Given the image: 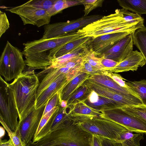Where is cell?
Wrapping results in <instances>:
<instances>
[{"instance_id": "obj_31", "label": "cell", "mask_w": 146, "mask_h": 146, "mask_svg": "<svg viewBox=\"0 0 146 146\" xmlns=\"http://www.w3.org/2000/svg\"><path fill=\"white\" fill-rule=\"evenodd\" d=\"M81 4L80 0H55L53 5L47 11V12L51 17L65 9Z\"/></svg>"}, {"instance_id": "obj_7", "label": "cell", "mask_w": 146, "mask_h": 146, "mask_svg": "<svg viewBox=\"0 0 146 146\" xmlns=\"http://www.w3.org/2000/svg\"><path fill=\"white\" fill-rule=\"evenodd\" d=\"M103 17L99 14L83 16L73 20L46 25L44 27V32L42 38H54L77 31Z\"/></svg>"}, {"instance_id": "obj_42", "label": "cell", "mask_w": 146, "mask_h": 146, "mask_svg": "<svg viewBox=\"0 0 146 146\" xmlns=\"http://www.w3.org/2000/svg\"><path fill=\"white\" fill-rule=\"evenodd\" d=\"M58 108L59 106L55 107L50 111L42 116L34 137H36L38 134L51 116Z\"/></svg>"}, {"instance_id": "obj_30", "label": "cell", "mask_w": 146, "mask_h": 146, "mask_svg": "<svg viewBox=\"0 0 146 146\" xmlns=\"http://www.w3.org/2000/svg\"><path fill=\"white\" fill-rule=\"evenodd\" d=\"M125 83L129 88L138 96L142 105L146 106V80Z\"/></svg>"}, {"instance_id": "obj_5", "label": "cell", "mask_w": 146, "mask_h": 146, "mask_svg": "<svg viewBox=\"0 0 146 146\" xmlns=\"http://www.w3.org/2000/svg\"><path fill=\"white\" fill-rule=\"evenodd\" d=\"M0 80V116L9 129L15 132L19 125V114L9 84L1 76Z\"/></svg>"}, {"instance_id": "obj_28", "label": "cell", "mask_w": 146, "mask_h": 146, "mask_svg": "<svg viewBox=\"0 0 146 146\" xmlns=\"http://www.w3.org/2000/svg\"><path fill=\"white\" fill-rule=\"evenodd\" d=\"M132 34L133 44L140 50L146 61V27L139 28Z\"/></svg>"}, {"instance_id": "obj_21", "label": "cell", "mask_w": 146, "mask_h": 146, "mask_svg": "<svg viewBox=\"0 0 146 146\" xmlns=\"http://www.w3.org/2000/svg\"><path fill=\"white\" fill-rule=\"evenodd\" d=\"M72 68L63 67L43 70L37 74L38 76L41 74L48 72L39 84L37 92V98L42 93L60 76L63 74H68Z\"/></svg>"}, {"instance_id": "obj_13", "label": "cell", "mask_w": 146, "mask_h": 146, "mask_svg": "<svg viewBox=\"0 0 146 146\" xmlns=\"http://www.w3.org/2000/svg\"><path fill=\"white\" fill-rule=\"evenodd\" d=\"M84 82L92 90L98 94L114 100L123 106L142 105L140 99L138 97L125 96L117 93L88 79Z\"/></svg>"}, {"instance_id": "obj_46", "label": "cell", "mask_w": 146, "mask_h": 146, "mask_svg": "<svg viewBox=\"0 0 146 146\" xmlns=\"http://www.w3.org/2000/svg\"><path fill=\"white\" fill-rule=\"evenodd\" d=\"M91 146H101L100 137L95 135H92Z\"/></svg>"}, {"instance_id": "obj_8", "label": "cell", "mask_w": 146, "mask_h": 146, "mask_svg": "<svg viewBox=\"0 0 146 146\" xmlns=\"http://www.w3.org/2000/svg\"><path fill=\"white\" fill-rule=\"evenodd\" d=\"M100 116L115 122L131 132L146 133V121L120 108L102 111Z\"/></svg>"}, {"instance_id": "obj_37", "label": "cell", "mask_w": 146, "mask_h": 146, "mask_svg": "<svg viewBox=\"0 0 146 146\" xmlns=\"http://www.w3.org/2000/svg\"><path fill=\"white\" fill-rule=\"evenodd\" d=\"M124 19L127 21L131 23H137L144 21V19L140 15L131 12L124 9H119Z\"/></svg>"}, {"instance_id": "obj_6", "label": "cell", "mask_w": 146, "mask_h": 146, "mask_svg": "<svg viewBox=\"0 0 146 146\" xmlns=\"http://www.w3.org/2000/svg\"><path fill=\"white\" fill-rule=\"evenodd\" d=\"M83 34L77 31L58 37L28 41L24 43L23 52H40L49 51V55L54 53L65 44L82 37Z\"/></svg>"}, {"instance_id": "obj_12", "label": "cell", "mask_w": 146, "mask_h": 146, "mask_svg": "<svg viewBox=\"0 0 146 146\" xmlns=\"http://www.w3.org/2000/svg\"><path fill=\"white\" fill-rule=\"evenodd\" d=\"M72 108L71 106H67L64 108L59 106V108L51 116L38 134L34 137L31 143L36 142L49 133L58 129L71 117L70 113Z\"/></svg>"}, {"instance_id": "obj_36", "label": "cell", "mask_w": 146, "mask_h": 146, "mask_svg": "<svg viewBox=\"0 0 146 146\" xmlns=\"http://www.w3.org/2000/svg\"><path fill=\"white\" fill-rule=\"evenodd\" d=\"M55 0H31L26 3L33 7L48 10L54 4Z\"/></svg>"}, {"instance_id": "obj_39", "label": "cell", "mask_w": 146, "mask_h": 146, "mask_svg": "<svg viewBox=\"0 0 146 146\" xmlns=\"http://www.w3.org/2000/svg\"><path fill=\"white\" fill-rule=\"evenodd\" d=\"M61 100L60 91L57 93L48 101L46 105L43 116L50 111L54 108L59 106Z\"/></svg>"}, {"instance_id": "obj_9", "label": "cell", "mask_w": 146, "mask_h": 146, "mask_svg": "<svg viewBox=\"0 0 146 146\" xmlns=\"http://www.w3.org/2000/svg\"><path fill=\"white\" fill-rule=\"evenodd\" d=\"M5 10L19 15L24 25L31 24L40 27L49 24L51 17L47 11L33 7L26 3L19 6L6 7Z\"/></svg>"}, {"instance_id": "obj_16", "label": "cell", "mask_w": 146, "mask_h": 146, "mask_svg": "<svg viewBox=\"0 0 146 146\" xmlns=\"http://www.w3.org/2000/svg\"><path fill=\"white\" fill-rule=\"evenodd\" d=\"M88 79L117 93L139 98L136 94L129 89L121 86L111 77L103 74L91 75Z\"/></svg>"}, {"instance_id": "obj_49", "label": "cell", "mask_w": 146, "mask_h": 146, "mask_svg": "<svg viewBox=\"0 0 146 146\" xmlns=\"http://www.w3.org/2000/svg\"><path fill=\"white\" fill-rule=\"evenodd\" d=\"M4 128L0 126L1 134H0V139L5 134V130Z\"/></svg>"}, {"instance_id": "obj_19", "label": "cell", "mask_w": 146, "mask_h": 146, "mask_svg": "<svg viewBox=\"0 0 146 146\" xmlns=\"http://www.w3.org/2000/svg\"><path fill=\"white\" fill-rule=\"evenodd\" d=\"M84 102L88 106L99 112L124 106L114 100L98 94L92 90Z\"/></svg>"}, {"instance_id": "obj_11", "label": "cell", "mask_w": 146, "mask_h": 146, "mask_svg": "<svg viewBox=\"0 0 146 146\" xmlns=\"http://www.w3.org/2000/svg\"><path fill=\"white\" fill-rule=\"evenodd\" d=\"M133 33L125 32L102 35L92 39L89 42V49L98 57L100 56L117 42Z\"/></svg>"}, {"instance_id": "obj_27", "label": "cell", "mask_w": 146, "mask_h": 146, "mask_svg": "<svg viewBox=\"0 0 146 146\" xmlns=\"http://www.w3.org/2000/svg\"><path fill=\"white\" fill-rule=\"evenodd\" d=\"M0 74L6 81H11L10 58L8 41L1 54L0 59Z\"/></svg>"}, {"instance_id": "obj_26", "label": "cell", "mask_w": 146, "mask_h": 146, "mask_svg": "<svg viewBox=\"0 0 146 146\" xmlns=\"http://www.w3.org/2000/svg\"><path fill=\"white\" fill-rule=\"evenodd\" d=\"M92 90L84 82L72 94L66 101L67 106H74L84 102L88 98Z\"/></svg>"}, {"instance_id": "obj_45", "label": "cell", "mask_w": 146, "mask_h": 146, "mask_svg": "<svg viewBox=\"0 0 146 146\" xmlns=\"http://www.w3.org/2000/svg\"><path fill=\"white\" fill-rule=\"evenodd\" d=\"M100 137L101 146H124L121 142L103 137Z\"/></svg>"}, {"instance_id": "obj_14", "label": "cell", "mask_w": 146, "mask_h": 146, "mask_svg": "<svg viewBox=\"0 0 146 146\" xmlns=\"http://www.w3.org/2000/svg\"><path fill=\"white\" fill-rule=\"evenodd\" d=\"M133 33L122 38L100 57L103 56L118 63L123 61L133 51Z\"/></svg>"}, {"instance_id": "obj_38", "label": "cell", "mask_w": 146, "mask_h": 146, "mask_svg": "<svg viewBox=\"0 0 146 146\" xmlns=\"http://www.w3.org/2000/svg\"><path fill=\"white\" fill-rule=\"evenodd\" d=\"M84 60L83 56L74 57L59 66L57 68L66 67L73 68L82 64Z\"/></svg>"}, {"instance_id": "obj_47", "label": "cell", "mask_w": 146, "mask_h": 146, "mask_svg": "<svg viewBox=\"0 0 146 146\" xmlns=\"http://www.w3.org/2000/svg\"><path fill=\"white\" fill-rule=\"evenodd\" d=\"M0 146H15L10 139L8 140L0 139Z\"/></svg>"}, {"instance_id": "obj_22", "label": "cell", "mask_w": 146, "mask_h": 146, "mask_svg": "<svg viewBox=\"0 0 146 146\" xmlns=\"http://www.w3.org/2000/svg\"><path fill=\"white\" fill-rule=\"evenodd\" d=\"M90 75L82 72L70 80L60 91L61 100L67 101Z\"/></svg>"}, {"instance_id": "obj_41", "label": "cell", "mask_w": 146, "mask_h": 146, "mask_svg": "<svg viewBox=\"0 0 146 146\" xmlns=\"http://www.w3.org/2000/svg\"><path fill=\"white\" fill-rule=\"evenodd\" d=\"M10 24L5 12L0 11V38L9 28Z\"/></svg>"}, {"instance_id": "obj_23", "label": "cell", "mask_w": 146, "mask_h": 146, "mask_svg": "<svg viewBox=\"0 0 146 146\" xmlns=\"http://www.w3.org/2000/svg\"><path fill=\"white\" fill-rule=\"evenodd\" d=\"M92 38V37L88 36L80 38L65 44L54 53L50 55H48L49 57L52 60L78 48L88 45L89 41Z\"/></svg>"}, {"instance_id": "obj_35", "label": "cell", "mask_w": 146, "mask_h": 146, "mask_svg": "<svg viewBox=\"0 0 146 146\" xmlns=\"http://www.w3.org/2000/svg\"><path fill=\"white\" fill-rule=\"evenodd\" d=\"M82 4L84 6V16H87L93 10L98 7H101L104 0H80Z\"/></svg>"}, {"instance_id": "obj_20", "label": "cell", "mask_w": 146, "mask_h": 146, "mask_svg": "<svg viewBox=\"0 0 146 146\" xmlns=\"http://www.w3.org/2000/svg\"><path fill=\"white\" fill-rule=\"evenodd\" d=\"M11 80L23 73L26 64L23 58L22 52L13 46L8 41Z\"/></svg>"}, {"instance_id": "obj_48", "label": "cell", "mask_w": 146, "mask_h": 146, "mask_svg": "<svg viewBox=\"0 0 146 146\" xmlns=\"http://www.w3.org/2000/svg\"><path fill=\"white\" fill-rule=\"evenodd\" d=\"M59 106L62 108H64L66 107L67 106V101L64 100H61Z\"/></svg>"}, {"instance_id": "obj_10", "label": "cell", "mask_w": 146, "mask_h": 146, "mask_svg": "<svg viewBox=\"0 0 146 146\" xmlns=\"http://www.w3.org/2000/svg\"><path fill=\"white\" fill-rule=\"evenodd\" d=\"M46 106L34 110L19 126L21 139L27 145L32 142L35 136Z\"/></svg>"}, {"instance_id": "obj_15", "label": "cell", "mask_w": 146, "mask_h": 146, "mask_svg": "<svg viewBox=\"0 0 146 146\" xmlns=\"http://www.w3.org/2000/svg\"><path fill=\"white\" fill-rule=\"evenodd\" d=\"M146 63L141 53L137 50L132 51L124 60L119 62L114 68L107 71L118 73L130 70L136 71L139 66H142Z\"/></svg>"}, {"instance_id": "obj_32", "label": "cell", "mask_w": 146, "mask_h": 146, "mask_svg": "<svg viewBox=\"0 0 146 146\" xmlns=\"http://www.w3.org/2000/svg\"><path fill=\"white\" fill-rule=\"evenodd\" d=\"M125 111L146 121V106L128 105L120 107Z\"/></svg>"}, {"instance_id": "obj_25", "label": "cell", "mask_w": 146, "mask_h": 146, "mask_svg": "<svg viewBox=\"0 0 146 146\" xmlns=\"http://www.w3.org/2000/svg\"><path fill=\"white\" fill-rule=\"evenodd\" d=\"M122 8L140 15L146 14V0H118Z\"/></svg>"}, {"instance_id": "obj_1", "label": "cell", "mask_w": 146, "mask_h": 146, "mask_svg": "<svg viewBox=\"0 0 146 146\" xmlns=\"http://www.w3.org/2000/svg\"><path fill=\"white\" fill-rule=\"evenodd\" d=\"M34 70L23 72L9 84L19 115V125L34 110L39 84Z\"/></svg>"}, {"instance_id": "obj_33", "label": "cell", "mask_w": 146, "mask_h": 146, "mask_svg": "<svg viewBox=\"0 0 146 146\" xmlns=\"http://www.w3.org/2000/svg\"><path fill=\"white\" fill-rule=\"evenodd\" d=\"M0 121L7 133L10 139H11L15 146H28L21 140L19 129H18L15 132L12 131L8 127L0 116Z\"/></svg>"}, {"instance_id": "obj_43", "label": "cell", "mask_w": 146, "mask_h": 146, "mask_svg": "<svg viewBox=\"0 0 146 146\" xmlns=\"http://www.w3.org/2000/svg\"><path fill=\"white\" fill-rule=\"evenodd\" d=\"M98 57L101 65L106 71L114 68L119 63L113 60L105 58L103 56Z\"/></svg>"}, {"instance_id": "obj_29", "label": "cell", "mask_w": 146, "mask_h": 146, "mask_svg": "<svg viewBox=\"0 0 146 146\" xmlns=\"http://www.w3.org/2000/svg\"><path fill=\"white\" fill-rule=\"evenodd\" d=\"M88 46V45L82 46L63 56L53 59L51 65L44 70L56 68L60 65L74 57L83 56Z\"/></svg>"}, {"instance_id": "obj_40", "label": "cell", "mask_w": 146, "mask_h": 146, "mask_svg": "<svg viewBox=\"0 0 146 146\" xmlns=\"http://www.w3.org/2000/svg\"><path fill=\"white\" fill-rule=\"evenodd\" d=\"M81 71L82 72L88 73L90 75L103 74L106 71L101 70L93 67L84 60Z\"/></svg>"}, {"instance_id": "obj_34", "label": "cell", "mask_w": 146, "mask_h": 146, "mask_svg": "<svg viewBox=\"0 0 146 146\" xmlns=\"http://www.w3.org/2000/svg\"><path fill=\"white\" fill-rule=\"evenodd\" d=\"M83 57L84 60L93 67L101 70L106 71L101 65L99 57L89 49L88 46Z\"/></svg>"}, {"instance_id": "obj_24", "label": "cell", "mask_w": 146, "mask_h": 146, "mask_svg": "<svg viewBox=\"0 0 146 146\" xmlns=\"http://www.w3.org/2000/svg\"><path fill=\"white\" fill-rule=\"evenodd\" d=\"M101 114V112L88 106L84 102L72 106L70 113V115L75 120L85 117L100 116Z\"/></svg>"}, {"instance_id": "obj_2", "label": "cell", "mask_w": 146, "mask_h": 146, "mask_svg": "<svg viewBox=\"0 0 146 146\" xmlns=\"http://www.w3.org/2000/svg\"><path fill=\"white\" fill-rule=\"evenodd\" d=\"M92 137L71 116L58 129L28 146H91Z\"/></svg>"}, {"instance_id": "obj_50", "label": "cell", "mask_w": 146, "mask_h": 146, "mask_svg": "<svg viewBox=\"0 0 146 146\" xmlns=\"http://www.w3.org/2000/svg\"><path fill=\"white\" fill-rule=\"evenodd\" d=\"M59 146V145H53V146Z\"/></svg>"}, {"instance_id": "obj_4", "label": "cell", "mask_w": 146, "mask_h": 146, "mask_svg": "<svg viewBox=\"0 0 146 146\" xmlns=\"http://www.w3.org/2000/svg\"><path fill=\"white\" fill-rule=\"evenodd\" d=\"M76 121L82 129L92 135L117 141L123 127L100 116L82 118Z\"/></svg>"}, {"instance_id": "obj_17", "label": "cell", "mask_w": 146, "mask_h": 146, "mask_svg": "<svg viewBox=\"0 0 146 146\" xmlns=\"http://www.w3.org/2000/svg\"><path fill=\"white\" fill-rule=\"evenodd\" d=\"M66 75L63 74L61 76L42 93L36 99V109L46 105L54 95L61 91L68 82Z\"/></svg>"}, {"instance_id": "obj_18", "label": "cell", "mask_w": 146, "mask_h": 146, "mask_svg": "<svg viewBox=\"0 0 146 146\" xmlns=\"http://www.w3.org/2000/svg\"><path fill=\"white\" fill-rule=\"evenodd\" d=\"M47 51L22 53L25 56L26 65L28 70H44L52 64V60Z\"/></svg>"}, {"instance_id": "obj_44", "label": "cell", "mask_w": 146, "mask_h": 146, "mask_svg": "<svg viewBox=\"0 0 146 146\" xmlns=\"http://www.w3.org/2000/svg\"><path fill=\"white\" fill-rule=\"evenodd\" d=\"M103 74L111 77L121 86L129 88L126 84V82L123 80V78L120 75L107 71L104 72Z\"/></svg>"}, {"instance_id": "obj_3", "label": "cell", "mask_w": 146, "mask_h": 146, "mask_svg": "<svg viewBox=\"0 0 146 146\" xmlns=\"http://www.w3.org/2000/svg\"><path fill=\"white\" fill-rule=\"evenodd\" d=\"M144 21L137 23L127 21L117 9L115 13L103 16L101 18L88 24L77 31L86 37L93 38L110 34L129 32L133 33L144 27Z\"/></svg>"}]
</instances>
